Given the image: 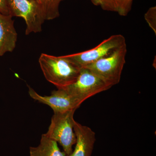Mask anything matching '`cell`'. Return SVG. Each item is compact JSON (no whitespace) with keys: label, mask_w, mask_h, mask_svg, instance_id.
<instances>
[{"label":"cell","mask_w":156,"mask_h":156,"mask_svg":"<svg viewBox=\"0 0 156 156\" xmlns=\"http://www.w3.org/2000/svg\"><path fill=\"white\" fill-rule=\"evenodd\" d=\"M39 62L46 80L57 89H64L73 83L81 69L64 56H56L42 53Z\"/></svg>","instance_id":"1"},{"label":"cell","mask_w":156,"mask_h":156,"mask_svg":"<svg viewBox=\"0 0 156 156\" xmlns=\"http://www.w3.org/2000/svg\"><path fill=\"white\" fill-rule=\"evenodd\" d=\"M127 53L126 44L108 56L86 66L105 83L112 87L119 83Z\"/></svg>","instance_id":"2"},{"label":"cell","mask_w":156,"mask_h":156,"mask_svg":"<svg viewBox=\"0 0 156 156\" xmlns=\"http://www.w3.org/2000/svg\"><path fill=\"white\" fill-rule=\"evenodd\" d=\"M76 110L65 112H53L51 123L47 133L49 138L59 143L67 155L72 153L73 146L76 144V138L74 131Z\"/></svg>","instance_id":"3"},{"label":"cell","mask_w":156,"mask_h":156,"mask_svg":"<svg viewBox=\"0 0 156 156\" xmlns=\"http://www.w3.org/2000/svg\"><path fill=\"white\" fill-rule=\"evenodd\" d=\"M10 15L23 18L26 24L25 34L41 31L45 20L41 5L36 0H7Z\"/></svg>","instance_id":"4"},{"label":"cell","mask_w":156,"mask_h":156,"mask_svg":"<svg viewBox=\"0 0 156 156\" xmlns=\"http://www.w3.org/2000/svg\"><path fill=\"white\" fill-rule=\"evenodd\" d=\"M126 44V39L123 35H113L92 49L64 56L73 64L81 69L108 56L117 48Z\"/></svg>","instance_id":"5"},{"label":"cell","mask_w":156,"mask_h":156,"mask_svg":"<svg viewBox=\"0 0 156 156\" xmlns=\"http://www.w3.org/2000/svg\"><path fill=\"white\" fill-rule=\"evenodd\" d=\"M111 87L86 67L81 68L76 80L66 88V91L83 103L92 96L106 91Z\"/></svg>","instance_id":"6"},{"label":"cell","mask_w":156,"mask_h":156,"mask_svg":"<svg viewBox=\"0 0 156 156\" xmlns=\"http://www.w3.org/2000/svg\"><path fill=\"white\" fill-rule=\"evenodd\" d=\"M28 93L34 100L47 105L53 109V112H65L76 110L82 102L73 97L64 89L53 90L50 96L39 95L33 88L28 87Z\"/></svg>","instance_id":"7"},{"label":"cell","mask_w":156,"mask_h":156,"mask_svg":"<svg viewBox=\"0 0 156 156\" xmlns=\"http://www.w3.org/2000/svg\"><path fill=\"white\" fill-rule=\"evenodd\" d=\"M74 131L76 141L74 151L66 156H91L96 140L95 134L92 129L75 121Z\"/></svg>","instance_id":"8"},{"label":"cell","mask_w":156,"mask_h":156,"mask_svg":"<svg viewBox=\"0 0 156 156\" xmlns=\"http://www.w3.org/2000/svg\"><path fill=\"white\" fill-rule=\"evenodd\" d=\"M12 17L0 12V56L13 52L16 47L17 34Z\"/></svg>","instance_id":"9"},{"label":"cell","mask_w":156,"mask_h":156,"mask_svg":"<svg viewBox=\"0 0 156 156\" xmlns=\"http://www.w3.org/2000/svg\"><path fill=\"white\" fill-rule=\"evenodd\" d=\"M30 156H66L64 151L62 152L57 143L48 137L45 134H42L40 144L36 147H30Z\"/></svg>","instance_id":"10"},{"label":"cell","mask_w":156,"mask_h":156,"mask_svg":"<svg viewBox=\"0 0 156 156\" xmlns=\"http://www.w3.org/2000/svg\"><path fill=\"white\" fill-rule=\"evenodd\" d=\"M95 6L105 11L116 12L122 16L128 15L134 0H90Z\"/></svg>","instance_id":"11"},{"label":"cell","mask_w":156,"mask_h":156,"mask_svg":"<svg viewBox=\"0 0 156 156\" xmlns=\"http://www.w3.org/2000/svg\"><path fill=\"white\" fill-rule=\"evenodd\" d=\"M46 20L59 17V6L63 0H40Z\"/></svg>","instance_id":"12"},{"label":"cell","mask_w":156,"mask_h":156,"mask_svg":"<svg viewBox=\"0 0 156 156\" xmlns=\"http://www.w3.org/2000/svg\"><path fill=\"white\" fill-rule=\"evenodd\" d=\"M144 19L156 34V7H151L144 14Z\"/></svg>","instance_id":"13"},{"label":"cell","mask_w":156,"mask_h":156,"mask_svg":"<svg viewBox=\"0 0 156 156\" xmlns=\"http://www.w3.org/2000/svg\"><path fill=\"white\" fill-rule=\"evenodd\" d=\"M0 12L5 15H10L7 0H0Z\"/></svg>","instance_id":"14"},{"label":"cell","mask_w":156,"mask_h":156,"mask_svg":"<svg viewBox=\"0 0 156 156\" xmlns=\"http://www.w3.org/2000/svg\"><path fill=\"white\" fill-rule=\"evenodd\" d=\"M38 2L40 3V4H41V1H40V0H36Z\"/></svg>","instance_id":"15"}]
</instances>
